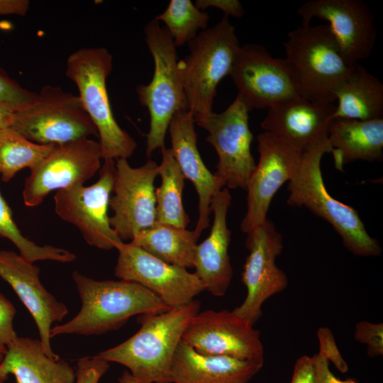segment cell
<instances>
[{
  "mask_svg": "<svg viewBox=\"0 0 383 383\" xmlns=\"http://www.w3.org/2000/svg\"><path fill=\"white\" fill-rule=\"evenodd\" d=\"M72 279L82 306L68 322L50 330V338L63 334L99 335L121 328L135 315L157 314L171 308L156 294L130 281H98L78 271Z\"/></svg>",
  "mask_w": 383,
  "mask_h": 383,
  "instance_id": "obj_1",
  "label": "cell"
},
{
  "mask_svg": "<svg viewBox=\"0 0 383 383\" xmlns=\"http://www.w3.org/2000/svg\"><path fill=\"white\" fill-rule=\"evenodd\" d=\"M200 309V302L171 308L157 314L138 318L139 331L122 343L97 355L129 369L140 383H171L170 368L174 352L189 321Z\"/></svg>",
  "mask_w": 383,
  "mask_h": 383,
  "instance_id": "obj_2",
  "label": "cell"
},
{
  "mask_svg": "<svg viewBox=\"0 0 383 383\" xmlns=\"http://www.w3.org/2000/svg\"><path fill=\"white\" fill-rule=\"evenodd\" d=\"M331 152L328 139L304 150L299 167L289 181L287 204L306 207L326 221L342 238L345 248L357 256L382 254L379 242L367 233L357 211L333 197L326 188L321 162Z\"/></svg>",
  "mask_w": 383,
  "mask_h": 383,
  "instance_id": "obj_3",
  "label": "cell"
},
{
  "mask_svg": "<svg viewBox=\"0 0 383 383\" xmlns=\"http://www.w3.org/2000/svg\"><path fill=\"white\" fill-rule=\"evenodd\" d=\"M112 69V55L106 48H84L70 55L65 70L78 87V96L97 130L104 160L128 159L137 148L135 140L118 126L112 113L106 89Z\"/></svg>",
  "mask_w": 383,
  "mask_h": 383,
  "instance_id": "obj_4",
  "label": "cell"
},
{
  "mask_svg": "<svg viewBox=\"0 0 383 383\" xmlns=\"http://www.w3.org/2000/svg\"><path fill=\"white\" fill-rule=\"evenodd\" d=\"M188 45L189 52L178 60L177 70L187 109L196 118L213 111L217 85L229 75L240 45L227 15Z\"/></svg>",
  "mask_w": 383,
  "mask_h": 383,
  "instance_id": "obj_5",
  "label": "cell"
},
{
  "mask_svg": "<svg viewBox=\"0 0 383 383\" xmlns=\"http://www.w3.org/2000/svg\"><path fill=\"white\" fill-rule=\"evenodd\" d=\"M284 45L285 59L298 74L300 95L313 102L334 104L350 65L328 26L302 25L288 33Z\"/></svg>",
  "mask_w": 383,
  "mask_h": 383,
  "instance_id": "obj_6",
  "label": "cell"
},
{
  "mask_svg": "<svg viewBox=\"0 0 383 383\" xmlns=\"http://www.w3.org/2000/svg\"><path fill=\"white\" fill-rule=\"evenodd\" d=\"M144 34L155 69L150 82L139 85L136 91L140 103L150 114L145 154L150 157L156 149L165 147V135L173 116L188 109L177 70L176 46L171 36L155 19L145 26Z\"/></svg>",
  "mask_w": 383,
  "mask_h": 383,
  "instance_id": "obj_7",
  "label": "cell"
},
{
  "mask_svg": "<svg viewBox=\"0 0 383 383\" xmlns=\"http://www.w3.org/2000/svg\"><path fill=\"white\" fill-rule=\"evenodd\" d=\"M38 94L32 105L15 112L11 126L26 138L40 145H60L98 136L78 96L48 84Z\"/></svg>",
  "mask_w": 383,
  "mask_h": 383,
  "instance_id": "obj_8",
  "label": "cell"
},
{
  "mask_svg": "<svg viewBox=\"0 0 383 383\" xmlns=\"http://www.w3.org/2000/svg\"><path fill=\"white\" fill-rule=\"evenodd\" d=\"M229 76L249 111L301 96L294 67L286 59L274 57L262 45L240 46Z\"/></svg>",
  "mask_w": 383,
  "mask_h": 383,
  "instance_id": "obj_9",
  "label": "cell"
},
{
  "mask_svg": "<svg viewBox=\"0 0 383 383\" xmlns=\"http://www.w3.org/2000/svg\"><path fill=\"white\" fill-rule=\"evenodd\" d=\"M249 110L239 94L223 112L194 118L208 132L206 140L215 149L218 161L214 174L230 189L246 188L255 162L250 146L252 134L249 127Z\"/></svg>",
  "mask_w": 383,
  "mask_h": 383,
  "instance_id": "obj_10",
  "label": "cell"
},
{
  "mask_svg": "<svg viewBox=\"0 0 383 383\" xmlns=\"http://www.w3.org/2000/svg\"><path fill=\"white\" fill-rule=\"evenodd\" d=\"M99 173L98 180L90 186L79 184L57 191L55 211L62 220L76 226L89 245L111 250L123 242L111 226L108 216L115 160H104Z\"/></svg>",
  "mask_w": 383,
  "mask_h": 383,
  "instance_id": "obj_11",
  "label": "cell"
},
{
  "mask_svg": "<svg viewBox=\"0 0 383 383\" xmlns=\"http://www.w3.org/2000/svg\"><path fill=\"white\" fill-rule=\"evenodd\" d=\"M247 234L248 250L242 281L247 289L243 302L233 311L252 325L262 316V304L284 291L288 284L285 272L275 263L283 250V238L274 223L267 218Z\"/></svg>",
  "mask_w": 383,
  "mask_h": 383,
  "instance_id": "obj_12",
  "label": "cell"
},
{
  "mask_svg": "<svg viewBox=\"0 0 383 383\" xmlns=\"http://www.w3.org/2000/svg\"><path fill=\"white\" fill-rule=\"evenodd\" d=\"M101 159L99 142L88 138L55 145L26 178L24 204L34 207L52 191L84 184L99 170Z\"/></svg>",
  "mask_w": 383,
  "mask_h": 383,
  "instance_id": "obj_13",
  "label": "cell"
},
{
  "mask_svg": "<svg viewBox=\"0 0 383 383\" xmlns=\"http://www.w3.org/2000/svg\"><path fill=\"white\" fill-rule=\"evenodd\" d=\"M158 176V165L148 160L138 167H133L127 159L116 162V176L109 207L113 216L109 223L123 242L156 223V202L154 182Z\"/></svg>",
  "mask_w": 383,
  "mask_h": 383,
  "instance_id": "obj_14",
  "label": "cell"
},
{
  "mask_svg": "<svg viewBox=\"0 0 383 383\" xmlns=\"http://www.w3.org/2000/svg\"><path fill=\"white\" fill-rule=\"evenodd\" d=\"M116 249V276L144 287L170 308L190 303L205 290L195 272L167 263L131 242H122Z\"/></svg>",
  "mask_w": 383,
  "mask_h": 383,
  "instance_id": "obj_15",
  "label": "cell"
},
{
  "mask_svg": "<svg viewBox=\"0 0 383 383\" xmlns=\"http://www.w3.org/2000/svg\"><path fill=\"white\" fill-rule=\"evenodd\" d=\"M257 140L259 160L246 185L247 211L240 223L245 233L267 218L274 194L293 177L303 152L269 132L258 134Z\"/></svg>",
  "mask_w": 383,
  "mask_h": 383,
  "instance_id": "obj_16",
  "label": "cell"
},
{
  "mask_svg": "<svg viewBox=\"0 0 383 383\" xmlns=\"http://www.w3.org/2000/svg\"><path fill=\"white\" fill-rule=\"evenodd\" d=\"M182 340L204 355L264 358L260 331L233 311L199 312L189 321Z\"/></svg>",
  "mask_w": 383,
  "mask_h": 383,
  "instance_id": "obj_17",
  "label": "cell"
},
{
  "mask_svg": "<svg viewBox=\"0 0 383 383\" xmlns=\"http://www.w3.org/2000/svg\"><path fill=\"white\" fill-rule=\"evenodd\" d=\"M302 25L313 18L327 21L340 50L350 65L368 58L377 30L367 5L361 0H309L298 9Z\"/></svg>",
  "mask_w": 383,
  "mask_h": 383,
  "instance_id": "obj_18",
  "label": "cell"
},
{
  "mask_svg": "<svg viewBox=\"0 0 383 383\" xmlns=\"http://www.w3.org/2000/svg\"><path fill=\"white\" fill-rule=\"evenodd\" d=\"M40 270L33 262L12 251L0 250V277L8 282L32 315L38 329L45 353L59 359L50 345L52 324L61 321L68 313L41 284Z\"/></svg>",
  "mask_w": 383,
  "mask_h": 383,
  "instance_id": "obj_19",
  "label": "cell"
},
{
  "mask_svg": "<svg viewBox=\"0 0 383 383\" xmlns=\"http://www.w3.org/2000/svg\"><path fill=\"white\" fill-rule=\"evenodd\" d=\"M335 111L334 104L316 103L298 96L267 109L261 128L304 152L328 139Z\"/></svg>",
  "mask_w": 383,
  "mask_h": 383,
  "instance_id": "obj_20",
  "label": "cell"
},
{
  "mask_svg": "<svg viewBox=\"0 0 383 383\" xmlns=\"http://www.w3.org/2000/svg\"><path fill=\"white\" fill-rule=\"evenodd\" d=\"M193 113L187 110L177 112L169 125L174 159L185 179L194 185L198 195L199 216L194 230L199 238L210 225L211 202L225 186L203 162L197 148V135Z\"/></svg>",
  "mask_w": 383,
  "mask_h": 383,
  "instance_id": "obj_21",
  "label": "cell"
},
{
  "mask_svg": "<svg viewBox=\"0 0 383 383\" xmlns=\"http://www.w3.org/2000/svg\"><path fill=\"white\" fill-rule=\"evenodd\" d=\"M231 195L225 187L214 195L211 202L213 221L209 236L195 248L194 267L205 290L215 296L226 293L233 278L228 255L231 232L227 225V213Z\"/></svg>",
  "mask_w": 383,
  "mask_h": 383,
  "instance_id": "obj_22",
  "label": "cell"
},
{
  "mask_svg": "<svg viewBox=\"0 0 383 383\" xmlns=\"http://www.w3.org/2000/svg\"><path fill=\"white\" fill-rule=\"evenodd\" d=\"M264 358L240 360L204 355L179 343L170 368L171 383H248L261 370Z\"/></svg>",
  "mask_w": 383,
  "mask_h": 383,
  "instance_id": "obj_23",
  "label": "cell"
},
{
  "mask_svg": "<svg viewBox=\"0 0 383 383\" xmlns=\"http://www.w3.org/2000/svg\"><path fill=\"white\" fill-rule=\"evenodd\" d=\"M13 375L16 383H75L73 367L49 357L40 340L17 337L6 346L0 362V383Z\"/></svg>",
  "mask_w": 383,
  "mask_h": 383,
  "instance_id": "obj_24",
  "label": "cell"
},
{
  "mask_svg": "<svg viewBox=\"0 0 383 383\" xmlns=\"http://www.w3.org/2000/svg\"><path fill=\"white\" fill-rule=\"evenodd\" d=\"M328 140L335 166L356 160L381 161L383 157V118L332 119L328 127Z\"/></svg>",
  "mask_w": 383,
  "mask_h": 383,
  "instance_id": "obj_25",
  "label": "cell"
},
{
  "mask_svg": "<svg viewBox=\"0 0 383 383\" xmlns=\"http://www.w3.org/2000/svg\"><path fill=\"white\" fill-rule=\"evenodd\" d=\"M335 111L332 119L383 118V84L364 66L355 63L335 92Z\"/></svg>",
  "mask_w": 383,
  "mask_h": 383,
  "instance_id": "obj_26",
  "label": "cell"
},
{
  "mask_svg": "<svg viewBox=\"0 0 383 383\" xmlns=\"http://www.w3.org/2000/svg\"><path fill=\"white\" fill-rule=\"evenodd\" d=\"M198 239L194 231L156 222L131 243L167 263L187 269L194 267Z\"/></svg>",
  "mask_w": 383,
  "mask_h": 383,
  "instance_id": "obj_27",
  "label": "cell"
},
{
  "mask_svg": "<svg viewBox=\"0 0 383 383\" xmlns=\"http://www.w3.org/2000/svg\"><path fill=\"white\" fill-rule=\"evenodd\" d=\"M162 160L158 165L161 184L155 190L156 222L186 228L189 218L182 203L185 178L174 157L171 148L160 149Z\"/></svg>",
  "mask_w": 383,
  "mask_h": 383,
  "instance_id": "obj_28",
  "label": "cell"
},
{
  "mask_svg": "<svg viewBox=\"0 0 383 383\" xmlns=\"http://www.w3.org/2000/svg\"><path fill=\"white\" fill-rule=\"evenodd\" d=\"M55 145L33 143L11 127L0 130V174L2 181L9 182L16 174L37 165Z\"/></svg>",
  "mask_w": 383,
  "mask_h": 383,
  "instance_id": "obj_29",
  "label": "cell"
},
{
  "mask_svg": "<svg viewBox=\"0 0 383 383\" xmlns=\"http://www.w3.org/2000/svg\"><path fill=\"white\" fill-rule=\"evenodd\" d=\"M154 19L165 23L177 48L193 40L199 30L206 29L209 16L190 0H171L166 9Z\"/></svg>",
  "mask_w": 383,
  "mask_h": 383,
  "instance_id": "obj_30",
  "label": "cell"
},
{
  "mask_svg": "<svg viewBox=\"0 0 383 383\" xmlns=\"http://www.w3.org/2000/svg\"><path fill=\"white\" fill-rule=\"evenodd\" d=\"M0 236L11 240L18 249L20 255L30 262L54 260L70 262L76 255L62 248L38 245L23 236L15 223L11 211L0 193Z\"/></svg>",
  "mask_w": 383,
  "mask_h": 383,
  "instance_id": "obj_31",
  "label": "cell"
},
{
  "mask_svg": "<svg viewBox=\"0 0 383 383\" xmlns=\"http://www.w3.org/2000/svg\"><path fill=\"white\" fill-rule=\"evenodd\" d=\"M38 94L21 86L0 67V103L11 107L15 112L32 105Z\"/></svg>",
  "mask_w": 383,
  "mask_h": 383,
  "instance_id": "obj_32",
  "label": "cell"
},
{
  "mask_svg": "<svg viewBox=\"0 0 383 383\" xmlns=\"http://www.w3.org/2000/svg\"><path fill=\"white\" fill-rule=\"evenodd\" d=\"M355 339L367 345V353L370 357L383 355V323L367 321L358 322L355 326Z\"/></svg>",
  "mask_w": 383,
  "mask_h": 383,
  "instance_id": "obj_33",
  "label": "cell"
},
{
  "mask_svg": "<svg viewBox=\"0 0 383 383\" xmlns=\"http://www.w3.org/2000/svg\"><path fill=\"white\" fill-rule=\"evenodd\" d=\"M109 367V362L98 355L82 357L77 362L75 383H98Z\"/></svg>",
  "mask_w": 383,
  "mask_h": 383,
  "instance_id": "obj_34",
  "label": "cell"
},
{
  "mask_svg": "<svg viewBox=\"0 0 383 383\" xmlns=\"http://www.w3.org/2000/svg\"><path fill=\"white\" fill-rule=\"evenodd\" d=\"M317 337L319 343L318 353L323 355L328 362H333L340 372H347L348 365L343 358L331 330L327 327L319 328Z\"/></svg>",
  "mask_w": 383,
  "mask_h": 383,
  "instance_id": "obj_35",
  "label": "cell"
},
{
  "mask_svg": "<svg viewBox=\"0 0 383 383\" xmlns=\"http://www.w3.org/2000/svg\"><path fill=\"white\" fill-rule=\"evenodd\" d=\"M15 307L0 294V347H6L18 336L13 326Z\"/></svg>",
  "mask_w": 383,
  "mask_h": 383,
  "instance_id": "obj_36",
  "label": "cell"
},
{
  "mask_svg": "<svg viewBox=\"0 0 383 383\" xmlns=\"http://www.w3.org/2000/svg\"><path fill=\"white\" fill-rule=\"evenodd\" d=\"M315 369V383H358L357 380L348 378L341 380L337 378L329 368L328 360L321 354L313 356Z\"/></svg>",
  "mask_w": 383,
  "mask_h": 383,
  "instance_id": "obj_37",
  "label": "cell"
},
{
  "mask_svg": "<svg viewBox=\"0 0 383 383\" xmlns=\"http://www.w3.org/2000/svg\"><path fill=\"white\" fill-rule=\"evenodd\" d=\"M290 383H315L313 356L303 355L296 360Z\"/></svg>",
  "mask_w": 383,
  "mask_h": 383,
  "instance_id": "obj_38",
  "label": "cell"
},
{
  "mask_svg": "<svg viewBox=\"0 0 383 383\" xmlns=\"http://www.w3.org/2000/svg\"><path fill=\"white\" fill-rule=\"evenodd\" d=\"M200 10L215 7L221 10L225 15L240 18L244 14L243 8L238 0H197L194 4Z\"/></svg>",
  "mask_w": 383,
  "mask_h": 383,
  "instance_id": "obj_39",
  "label": "cell"
},
{
  "mask_svg": "<svg viewBox=\"0 0 383 383\" xmlns=\"http://www.w3.org/2000/svg\"><path fill=\"white\" fill-rule=\"evenodd\" d=\"M28 0H0V15L25 16L29 9Z\"/></svg>",
  "mask_w": 383,
  "mask_h": 383,
  "instance_id": "obj_40",
  "label": "cell"
},
{
  "mask_svg": "<svg viewBox=\"0 0 383 383\" xmlns=\"http://www.w3.org/2000/svg\"><path fill=\"white\" fill-rule=\"evenodd\" d=\"M14 113L11 107L0 103V130L11 126Z\"/></svg>",
  "mask_w": 383,
  "mask_h": 383,
  "instance_id": "obj_41",
  "label": "cell"
},
{
  "mask_svg": "<svg viewBox=\"0 0 383 383\" xmlns=\"http://www.w3.org/2000/svg\"><path fill=\"white\" fill-rule=\"evenodd\" d=\"M118 382L119 383H140L129 372L127 371L123 372V373L119 377Z\"/></svg>",
  "mask_w": 383,
  "mask_h": 383,
  "instance_id": "obj_42",
  "label": "cell"
},
{
  "mask_svg": "<svg viewBox=\"0 0 383 383\" xmlns=\"http://www.w3.org/2000/svg\"><path fill=\"white\" fill-rule=\"evenodd\" d=\"M6 352V347H0V362L3 360Z\"/></svg>",
  "mask_w": 383,
  "mask_h": 383,
  "instance_id": "obj_43",
  "label": "cell"
}]
</instances>
